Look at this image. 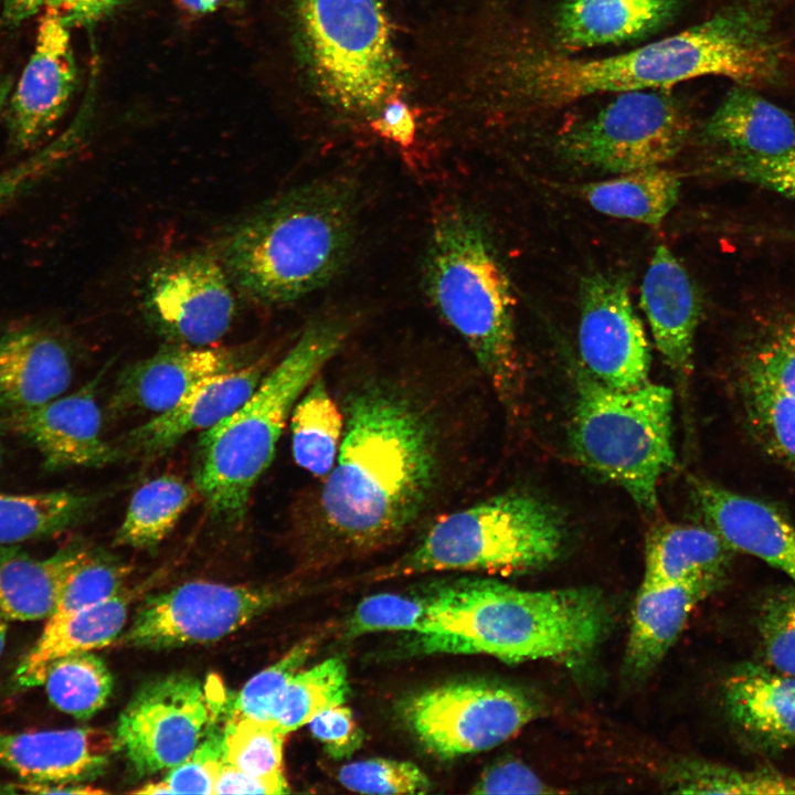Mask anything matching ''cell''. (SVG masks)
I'll use <instances>...</instances> for the list:
<instances>
[{
    "label": "cell",
    "instance_id": "37",
    "mask_svg": "<svg viewBox=\"0 0 795 795\" xmlns=\"http://www.w3.org/2000/svg\"><path fill=\"white\" fill-rule=\"evenodd\" d=\"M665 786L681 794H795V777L776 771L739 770L702 760H682L671 765Z\"/></svg>",
    "mask_w": 795,
    "mask_h": 795
},
{
    "label": "cell",
    "instance_id": "30",
    "mask_svg": "<svg viewBox=\"0 0 795 795\" xmlns=\"http://www.w3.org/2000/svg\"><path fill=\"white\" fill-rule=\"evenodd\" d=\"M733 550L710 527L659 523L646 536L645 584L724 576Z\"/></svg>",
    "mask_w": 795,
    "mask_h": 795
},
{
    "label": "cell",
    "instance_id": "24",
    "mask_svg": "<svg viewBox=\"0 0 795 795\" xmlns=\"http://www.w3.org/2000/svg\"><path fill=\"white\" fill-rule=\"evenodd\" d=\"M723 576L676 583H642L635 597L624 668L638 679L650 674L679 637L695 606L716 591Z\"/></svg>",
    "mask_w": 795,
    "mask_h": 795
},
{
    "label": "cell",
    "instance_id": "44",
    "mask_svg": "<svg viewBox=\"0 0 795 795\" xmlns=\"http://www.w3.org/2000/svg\"><path fill=\"white\" fill-rule=\"evenodd\" d=\"M338 781L362 794H425L432 783L414 763L390 759H367L344 764Z\"/></svg>",
    "mask_w": 795,
    "mask_h": 795
},
{
    "label": "cell",
    "instance_id": "29",
    "mask_svg": "<svg viewBox=\"0 0 795 795\" xmlns=\"http://www.w3.org/2000/svg\"><path fill=\"white\" fill-rule=\"evenodd\" d=\"M703 135L728 152L772 156L795 147V123L751 88H734L708 119Z\"/></svg>",
    "mask_w": 795,
    "mask_h": 795
},
{
    "label": "cell",
    "instance_id": "23",
    "mask_svg": "<svg viewBox=\"0 0 795 795\" xmlns=\"http://www.w3.org/2000/svg\"><path fill=\"white\" fill-rule=\"evenodd\" d=\"M73 377L70 351L63 341L39 327H19L0 333V411L33 409L61 396Z\"/></svg>",
    "mask_w": 795,
    "mask_h": 795
},
{
    "label": "cell",
    "instance_id": "5",
    "mask_svg": "<svg viewBox=\"0 0 795 795\" xmlns=\"http://www.w3.org/2000/svg\"><path fill=\"white\" fill-rule=\"evenodd\" d=\"M424 290L462 338L502 409L516 417L523 391L515 299L486 226L453 204L433 221L423 257Z\"/></svg>",
    "mask_w": 795,
    "mask_h": 795
},
{
    "label": "cell",
    "instance_id": "34",
    "mask_svg": "<svg viewBox=\"0 0 795 795\" xmlns=\"http://www.w3.org/2000/svg\"><path fill=\"white\" fill-rule=\"evenodd\" d=\"M197 488L180 477L162 475L132 495L114 542L137 549L159 544L192 504Z\"/></svg>",
    "mask_w": 795,
    "mask_h": 795
},
{
    "label": "cell",
    "instance_id": "17",
    "mask_svg": "<svg viewBox=\"0 0 795 795\" xmlns=\"http://www.w3.org/2000/svg\"><path fill=\"white\" fill-rule=\"evenodd\" d=\"M255 358L250 344L195 347L169 342L120 372L109 409L114 415L162 413L201 380L241 368Z\"/></svg>",
    "mask_w": 795,
    "mask_h": 795
},
{
    "label": "cell",
    "instance_id": "52",
    "mask_svg": "<svg viewBox=\"0 0 795 795\" xmlns=\"http://www.w3.org/2000/svg\"><path fill=\"white\" fill-rule=\"evenodd\" d=\"M288 792L289 786L285 777H257L223 761L216 775L213 794H283Z\"/></svg>",
    "mask_w": 795,
    "mask_h": 795
},
{
    "label": "cell",
    "instance_id": "41",
    "mask_svg": "<svg viewBox=\"0 0 795 795\" xmlns=\"http://www.w3.org/2000/svg\"><path fill=\"white\" fill-rule=\"evenodd\" d=\"M130 572L131 568L115 556L86 550L50 617H62L113 597L124 590Z\"/></svg>",
    "mask_w": 795,
    "mask_h": 795
},
{
    "label": "cell",
    "instance_id": "50",
    "mask_svg": "<svg viewBox=\"0 0 795 795\" xmlns=\"http://www.w3.org/2000/svg\"><path fill=\"white\" fill-rule=\"evenodd\" d=\"M474 794L554 793L530 767L517 760L499 761L487 767L470 791Z\"/></svg>",
    "mask_w": 795,
    "mask_h": 795
},
{
    "label": "cell",
    "instance_id": "46",
    "mask_svg": "<svg viewBox=\"0 0 795 795\" xmlns=\"http://www.w3.org/2000/svg\"><path fill=\"white\" fill-rule=\"evenodd\" d=\"M721 174L795 199V147L772 156L725 152L713 167Z\"/></svg>",
    "mask_w": 795,
    "mask_h": 795
},
{
    "label": "cell",
    "instance_id": "16",
    "mask_svg": "<svg viewBox=\"0 0 795 795\" xmlns=\"http://www.w3.org/2000/svg\"><path fill=\"white\" fill-rule=\"evenodd\" d=\"M68 26L45 7L33 52L8 106L12 146L38 147L65 113L76 87L77 70Z\"/></svg>",
    "mask_w": 795,
    "mask_h": 795
},
{
    "label": "cell",
    "instance_id": "43",
    "mask_svg": "<svg viewBox=\"0 0 795 795\" xmlns=\"http://www.w3.org/2000/svg\"><path fill=\"white\" fill-rule=\"evenodd\" d=\"M431 590L424 593H379L363 598L346 625L347 636L398 630L422 634L427 624Z\"/></svg>",
    "mask_w": 795,
    "mask_h": 795
},
{
    "label": "cell",
    "instance_id": "21",
    "mask_svg": "<svg viewBox=\"0 0 795 795\" xmlns=\"http://www.w3.org/2000/svg\"><path fill=\"white\" fill-rule=\"evenodd\" d=\"M116 741L96 728L0 731V765L24 782L71 784L97 775Z\"/></svg>",
    "mask_w": 795,
    "mask_h": 795
},
{
    "label": "cell",
    "instance_id": "20",
    "mask_svg": "<svg viewBox=\"0 0 795 795\" xmlns=\"http://www.w3.org/2000/svg\"><path fill=\"white\" fill-rule=\"evenodd\" d=\"M698 512L735 551L761 559L795 584V524L773 506L707 480L695 479Z\"/></svg>",
    "mask_w": 795,
    "mask_h": 795
},
{
    "label": "cell",
    "instance_id": "53",
    "mask_svg": "<svg viewBox=\"0 0 795 795\" xmlns=\"http://www.w3.org/2000/svg\"><path fill=\"white\" fill-rule=\"evenodd\" d=\"M127 0H46V8L56 12L68 26L89 25L108 15Z\"/></svg>",
    "mask_w": 795,
    "mask_h": 795
},
{
    "label": "cell",
    "instance_id": "51",
    "mask_svg": "<svg viewBox=\"0 0 795 795\" xmlns=\"http://www.w3.org/2000/svg\"><path fill=\"white\" fill-rule=\"evenodd\" d=\"M369 126L373 132L400 148H409L415 141L417 131L415 113L400 95L389 99Z\"/></svg>",
    "mask_w": 795,
    "mask_h": 795
},
{
    "label": "cell",
    "instance_id": "49",
    "mask_svg": "<svg viewBox=\"0 0 795 795\" xmlns=\"http://www.w3.org/2000/svg\"><path fill=\"white\" fill-rule=\"evenodd\" d=\"M308 725L332 759L350 757L362 745L363 733L351 710L343 704L320 712Z\"/></svg>",
    "mask_w": 795,
    "mask_h": 795
},
{
    "label": "cell",
    "instance_id": "9",
    "mask_svg": "<svg viewBox=\"0 0 795 795\" xmlns=\"http://www.w3.org/2000/svg\"><path fill=\"white\" fill-rule=\"evenodd\" d=\"M570 444L576 458L622 487L648 512L658 484L675 462L672 391L647 382L632 390L608 388L583 367L574 370Z\"/></svg>",
    "mask_w": 795,
    "mask_h": 795
},
{
    "label": "cell",
    "instance_id": "11",
    "mask_svg": "<svg viewBox=\"0 0 795 795\" xmlns=\"http://www.w3.org/2000/svg\"><path fill=\"white\" fill-rule=\"evenodd\" d=\"M539 712V702L528 691L487 680L443 683L413 695L402 706L411 732L441 759L490 750Z\"/></svg>",
    "mask_w": 795,
    "mask_h": 795
},
{
    "label": "cell",
    "instance_id": "32",
    "mask_svg": "<svg viewBox=\"0 0 795 795\" xmlns=\"http://www.w3.org/2000/svg\"><path fill=\"white\" fill-rule=\"evenodd\" d=\"M292 451L296 464L322 479L339 452L343 415L321 373L307 386L290 415Z\"/></svg>",
    "mask_w": 795,
    "mask_h": 795
},
{
    "label": "cell",
    "instance_id": "57",
    "mask_svg": "<svg viewBox=\"0 0 795 795\" xmlns=\"http://www.w3.org/2000/svg\"><path fill=\"white\" fill-rule=\"evenodd\" d=\"M137 794H169L167 787L160 782L149 783L144 785L141 788L134 791Z\"/></svg>",
    "mask_w": 795,
    "mask_h": 795
},
{
    "label": "cell",
    "instance_id": "18",
    "mask_svg": "<svg viewBox=\"0 0 795 795\" xmlns=\"http://www.w3.org/2000/svg\"><path fill=\"white\" fill-rule=\"evenodd\" d=\"M271 369L267 354L210 375L190 388L167 411L128 431L117 441L119 458L152 459L168 453L186 435L204 431L233 413Z\"/></svg>",
    "mask_w": 795,
    "mask_h": 795
},
{
    "label": "cell",
    "instance_id": "48",
    "mask_svg": "<svg viewBox=\"0 0 795 795\" xmlns=\"http://www.w3.org/2000/svg\"><path fill=\"white\" fill-rule=\"evenodd\" d=\"M80 123L26 160L0 173V205L24 193L59 168L80 139Z\"/></svg>",
    "mask_w": 795,
    "mask_h": 795
},
{
    "label": "cell",
    "instance_id": "42",
    "mask_svg": "<svg viewBox=\"0 0 795 795\" xmlns=\"http://www.w3.org/2000/svg\"><path fill=\"white\" fill-rule=\"evenodd\" d=\"M316 645V638H306L277 661L257 672L233 699L230 698L225 716L271 722L274 703L292 677L311 656Z\"/></svg>",
    "mask_w": 795,
    "mask_h": 795
},
{
    "label": "cell",
    "instance_id": "12",
    "mask_svg": "<svg viewBox=\"0 0 795 795\" xmlns=\"http://www.w3.org/2000/svg\"><path fill=\"white\" fill-rule=\"evenodd\" d=\"M186 675L144 685L119 717L116 746L134 771L150 775L184 761L225 713L230 699Z\"/></svg>",
    "mask_w": 795,
    "mask_h": 795
},
{
    "label": "cell",
    "instance_id": "45",
    "mask_svg": "<svg viewBox=\"0 0 795 795\" xmlns=\"http://www.w3.org/2000/svg\"><path fill=\"white\" fill-rule=\"evenodd\" d=\"M759 632L768 666L795 677V587L778 591L765 601Z\"/></svg>",
    "mask_w": 795,
    "mask_h": 795
},
{
    "label": "cell",
    "instance_id": "38",
    "mask_svg": "<svg viewBox=\"0 0 795 795\" xmlns=\"http://www.w3.org/2000/svg\"><path fill=\"white\" fill-rule=\"evenodd\" d=\"M740 392L754 437L773 457L795 468V399L740 372Z\"/></svg>",
    "mask_w": 795,
    "mask_h": 795
},
{
    "label": "cell",
    "instance_id": "54",
    "mask_svg": "<svg viewBox=\"0 0 795 795\" xmlns=\"http://www.w3.org/2000/svg\"><path fill=\"white\" fill-rule=\"evenodd\" d=\"M46 0H1V18L4 24L14 26L45 8Z\"/></svg>",
    "mask_w": 795,
    "mask_h": 795
},
{
    "label": "cell",
    "instance_id": "10",
    "mask_svg": "<svg viewBox=\"0 0 795 795\" xmlns=\"http://www.w3.org/2000/svg\"><path fill=\"white\" fill-rule=\"evenodd\" d=\"M689 130V116L665 88L627 91L561 134L556 150L568 162L624 173L670 160Z\"/></svg>",
    "mask_w": 795,
    "mask_h": 795
},
{
    "label": "cell",
    "instance_id": "13",
    "mask_svg": "<svg viewBox=\"0 0 795 795\" xmlns=\"http://www.w3.org/2000/svg\"><path fill=\"white\" fill-rule=\"evenodd\" d=\"M233 283L209 251L178 253L156 265L141 288V312L169 342L213 346L235 316Z\"/></svg>",
    "mask_w": 795,
    "mask_h": 795
},
{
    "label": "cell",
    "instance_id": "28",
    "mask_svg": "<svg viewBox=\"0 0 795 795\" xmlns=\"http://www.w3.org/2000/svg\"><path fill=\"white\" fill-rule=\"evenodd\" d=\"M86 550L70 547L38 559L15 545L0 544V615L8 621H46Z\"/></svg>",
    "mask_w": 795,
    "mask_h": 795
},
{
    "label": "cell",
    "instance_id": "2",
    "mask_svg": "<svg viewBox=\"0 0 795 795\" xmlns=\"http://www.w3.org/2000/svg\"><path fill=\"white\" fill-rule=\"evenodd\" d=\"M483 57L487 97L512 109H553L579 99L666 88L720 75L750 86L777 71V51L761 21L740 9L722 11L678 34L600 59L572 57L536 43L509 42Z\"/></svg>",
    "mask_w": 795,
    "mask_h": 795
},
{
    "label": "cell",
    "instance_id": "33",
    "mask_svg": "<svg viewBox=\"0 0 795 795\" xmlns=\"http://www.w3.org/2000/svg\"><path fill=\"white\" fill-rule=\"evenodd\" d=\"M93 505L91 496L66 489L0 494V544L61 533L82 521Z\"/></svg>",
    "mask_w": 795,
    "mask_h": 795
},
{
    "label": "cell",
    "instance_id": "60",
    "mask_svg": "<svg viewBox=\"0 0 795 795\" xmlns=\"http://www.w3.org/2000/svg\"><path fill=\"white\" fill-rule=\"evenodd\" d=\"M0 458H1V444H0Z\"/></svg>",
    "mask_w": 795,
    "mask_h": 795
},
{
    "label": "cell",
    "instance_id": "26",
    "mask_svg": "<svg viewBox=\"0 0 795 795\" xmlns=\"http://www.w3.org/2000/svg\"><path fill=\"white\" fill-rule=\"evenodd\" d=\"M679 0H564L554 30L565 50L640 40L666 25Z\"/></svg>",
    "mask_w": 795,
    "mask_h": 795
},
{
    "label": "cell",
    "instance_id": "6",
    "mask_svg": "<svg viewBox=\"0 0 795 795\" xmlns=\"http://www.w3.org/2000/svg\"><path fill=\"white\" fill-rule=\"evenodd\" d=\"M350 327L337 315L311 319L251 396L202 431L194 454V487L215 520L230 526L244 521L252 489L271 465L296 402L341 351Z\"/></svg>",
    "mask_w": 795,
    "mask_h": 795
},
{
    "label": "cell",
    "instance_id": "58",
    "mask_svg": "<svg viewBox=\"0 0 795 795\" xmlns=\"http://www.w3.org/2000/svg\"><path fill=\"white\" fill-rule=\"evenodd\" d=\"M11 89V81L0 74V110L7 103L9 92Z\"/></svg>",
    "mask_w": 795,
    "mask_h": 795
},
{
    "label": "cell",
    "instance_id": "8",
    "mask_svg": "<svg viewBox=\"0 0 795 795\" xmlns=\"http://www.w3.org/2000/svg\"><path fill=\"white\" fill-rule=\"evenodd\" d=\"M309 83L331 109L368 125L400 95L401 68L383 0H292Z\"/></svg>",
    "mask_w": 795,
    "mask_h": 795
},
{
    "label": "cell",
    "instance_id": "4",
    "mask_svg": "<svg viewBox=\"0 0 795 795\" xmlns=\"http://www.w3.org/2000/svg\"><path fill=\"white\" fill-rule=\"evenodd\" d=\"M358 203L352 180L327 177L258 205L220 247L234 287L257 304L277 306L328 285L351 259Z\"/></svg>",
    "mask_w": 795,
    "mask_h": 795
},
{
    "label": "cell",
    "instance_id": "40",
    "mask_svg": "<svg viewBox=\"0 0 795 795\" xmlns=\"http://www.w3.org/2000/svg\"><path fill=\"white\" fill-rule=\"evenodd\" d=\"M223 761L262 778L285 777L283 748L286 734L272 722L225 716Z\"/></svg>",
    "mask_w": 795,
    "mask_h": 795
},
{
    "label": "cell",
    "instance_id": "15",
    "mask_svg": "<svg viewBox=\"0 0 795 795\" xmlns=\"http://www.w3.org/2000/svg\"><path fill=\"white\" fill-rule=\"evenodd\" d=\"M577 340L582 367L604 385L632 390L649 381V344L624 276L582 279Z\"/></svg>",
    "mask_w": 795,
    "mask_h": 795
},
{
    "label": "cell",
    "instance_id": "36",
    "mask_svg": "<svg viewBox=\"0 0 795 795\" xmlns=\"http://www.w3.org/2000/svg\"><path fill=\"white\" fill-rule=\"evenodd\" d=\"M41 686L56 709L76 719H88L106 704L113 678L98 656L83 651L52 661Z\"/></svg>",
    "mask_w": 795,
    "mask_h": 795
},
{
    "label": "cell",
    "instance_id": "25",
    "mask_svg": "<svg viewBox=\"0 0 795 795\" xmlns=\"http://www.w3.org/2000/svg\"><path fill=\"white\" fill-rule=\"evenodd\" d=\"M722 692L729 719L753 743L770 751L795 746V677L744 662L728 676Z\"/></svg>",
    "mask_w": 795,
    "mask_h": 795
},
{
    "label": "cell",
    "instance_id": "35",
    "mask_svg": "<svg viewBox=\"0 0 795 795\" xmlns=\"http://www.w3.org/2000/svg\"><path fill=\"white\" fill-rule=\"evenodd\" d=\"M348 693L346 664L328 658L292 677L274 703L271 722L287 735L320 712L344 704Z\"/></svg>",
    "mask_w": 795,
    "mask_h": 795
},
{
    "label": "cell",
    "instance_id": "7",
    "mask_svg": "<svg viewBox=\"0 0 795 795\" xmlns=\"http://www.w3.org/2000/svg\"><path fill=\"white\" fill-rule=\"evenodd\" d=\"M566 539L561 513L530 494L509 491L439 515L372 580L432 572L517 573L556 560Z\"/></svg>",
    "mask_w": 795,
    "mask_h": 795
},
{
    "label": "cell",
    "instance_id": "3",
    "mask_svg": "<svg viewBox=\"0 0 795 795\" xmlns=\"http://www.w3.org/2000/svg\"><path fill=\"white\" fill-rule=\"evenodd\" d=\"M610 604L594 587L522 590L496 580L460 579L431 589L430 653L484 654L506 662H583L607 635Z\"/></svg>",
    "mask_w": 795,
    "mask_h": 795
},
{
    "label": "cell",
    "instance_id": "19",
    "mask_svg": "<svg viewBox=\"0 0 795 795\" xmlns=\"http://www.w3.org/2000/svg\"><path fill=\"white\" fill-rule=\"evenodd\" d=\"M103 372L68 395L8 414L6 423L38 449L45 469L103 467L119 459L102 437L96 391Z\"/></svg>",
    "mask_w": 795,
    "mask_h": 795
},
{
    "label": "cell",
    "instance_id": "59",
    "mask_svg": "<svg viewBox=\"0 0 795 795\" xmlns=\"http://www.w3.org/2000/svg\"><path fill=\"white\" fill-rule=\"evenodd\" d=\"M8 632V619L0 615V657L2 655Z\"/></svg>",
    "mask_w": 795,
    "mask_h": 795
},
{
    "label": "cell",
    "instance_id": "14",
    "mask_svg": "<svg viewBox=\"0 0 795 795\" xmlns=\"http://www.w3.org/2000/svg\"><path fill=\"white\" fill-rule=\"evenodd\" d=\"M278 601L268 587L191 581L147 597L119 645L168 649L213 643L236 632Z\"/></svg>",
    "mask_w": 795,
    "mask_h": 795
},
{
    "label": "cell",
    "instance_id": "47",
    "mask_svg": "<svg viewBox=\"0 0 795 795\" xmlns=\"http://www.w3.org/2000/svg\"><path fill=\"white\" fill-rule=\"evenodd\" d=\"M222 762L223 727L215 722L195 750L161 781L169 794H213Z\"/></svg>",
    "mask_w": 795,
    "mask_h": 795
},
{
    "label": "cell",
    "instance_id": "31",
    "mask_svg": "<svg viewBox=\"0 0 795 795\" xmlns=\"http://www.w3.org/2000/svg\"><path fill=\"white\" fill-rule=\"evenodd\" d=\"M679 191V174L660 166L619 173L580 188V194L596 211L651 226L667 216Z\"/></svg>",
    "mask_w": 795,
    "mask_h": 795
},
{
    "label": "cell",
    "instance_id": "22",
    "mask_svg": "<svg viewBox=\"0 0 795 795\" xmlns=\"http://www.w3.org/2000/svg\"><path fill=\"white\" fill-rule=\"evenodd\" d=\"M640 306L666 363L680 377L688 375L701 299L685 266L664 244L655 248L644 276Z\"/></svg>",
    "mask_w": 795,
    "mask_h": 795
},
{
    "label": "cell",
    "instance_id": "56",
    "mask_svg": "<svg viewBox=\"0 0 795 795\" xmlns=\"http://www.w3.org/2000/svg\"><path fill=\"white\" fill-rule=\"evenodd\" d=\"M232 0H176L186 13L201 17L215 12Z\"/></svg>",
    "mask_w": 795,
    "mask_h": 795
},
{
    "label": "cell",
    "instance_id": "39",
    "mask_svg": "<svg viewBox=\"0 0 795 795\" xmlns=\"http://www.w3.org/2000/svg\"><path fill=\"white\" fill-rule=\"evenodd\" d=\"M740 372L795 399V311L777 312L757 326L741 356Z\"/></svg>",
    "mask_w": 795,
    "mask_h": 795
},
{
    "label": "cell",
    "instance_id": "55",
    "mask_svg": "<svg viewBox=\"0 0 795 795\" xmlns=\"http://www.w3.org/2000/svg\"><path fill=\"white\" fill-rule=\"evenodd\" d=\"M14 788L13 793H29V794H102L105 793L103 789H96L82 785L80 783L71 784H40L32 782H22L10 786Z\"/></svg>",
    "mask_w": 795,
    "mask_h": 795
},
{
    "label": "cell",
    "instance_id": "27",
    "mask_svg": "<svg viewBox=\"0 0 795 795\" xmlns=\"http://www.w3.org/2000/svg\"><path fill=\"white\" fill-rule=\"evenodd\" d=\"M132 598L131 591L62 617H50L34 645L14 671V682L24 688L41 686L46 667L55 659L93 651L112 644L121 633Z\"/></svg>",
    "mask_w": 795,
    "mask_h": 795
},
{
    "label": "cell",
    "instance_id": "1",
    "mask_svg": "<svg viewBox=\"0 0 795 795\" xmlns=\"http://www.w3.org/2000/svg\"><path fill=\"white\" fill-rule=\"evenodd\" d=\"M451 380L369 370L340 382L342 438L293 529L311 565L379 552L433 521L468 464V409Z\"/></svg>",
    "mask_w": 795,
    "mask_h": 795
}]
</instances>
